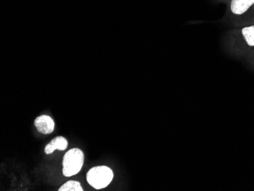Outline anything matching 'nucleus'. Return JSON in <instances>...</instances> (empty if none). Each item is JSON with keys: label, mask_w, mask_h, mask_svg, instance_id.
<instances>
[{"label": "nucleus", "mask_w": 254, "mask_h": 191, "mask_svg": "<svg viewBox=\"0 0 254 191\" xmlns=\"http://www.w3.org/2000/svg\"><path fill=\"white\" fill-rule=\"evenodd\" d=\"M87 182L95 189H103L112 182L114 173L111 168L105 165L94 167L88 171L86 175Z\"/></svg>", "instance_id": "1"}, {"label": "nucleus", "mask_w": 254, "mask_h": 191, "mask_svg": "<svg viewBox=\"0 0 254 191\" xmlns=\"http://www.w3.org/2000/svg\"><path fill=\"white\" fill-rule=\"evenodd\" d=\"M83 152L74 148L65 154L63 160V174L64 176L71 177L77 175L82 169L84 164Z\"/></svg>", "instance_id": "2"}, {"label": "nucleus", "mask_w": 254, "mask_h": 191, "mask_svg": "<svg viewBox=\"0 0 254 191\" xmlns=\"http://www.w3.org/2000/svg\"><path fill=\"white\" fill-rule=\"evenodd\" d=\"M34 125L38 130L43 134H51L55 127L54 120L48 115L38 117L34 121Z\"/></svg>", "instance_id": "3"}, {"label": "nucleus", "mask_w": 254, "mask_h": 191, "mask_svg": "<svg viewBox=\"0 0 254 191\" xmlns=\"http://www.w3.org/2000/svg\"><path fill=\"white\" fill-rule=\"evenodd\" d=\"M67 146H68V141L65 138L64 136H57L52 139L49 144L46 145L44 152L47 155H51L57 149L61 151L65 150Z\"/></svg>", "instance_id": "4"}, {"label": "nucleus", "mask_w": 254, "mask_h": 191, "mask_svg": "<svg viewBox=\"0 0 254 191\" xmlns=\"http://www.w3.org/2000/svg\"><path fill=\"white\" fill-rule=\"evenodd\" d=\"M254 4V0H232L231 9L235 15H242Z\"/></svg>", "instance_id": "5"}, {"label": "nucleus", "mask_w": 254, "mask_h": 191, "mask_svg": "<svg viewBox=\"0 0 254 191\" xmlns=\"http://www.w3.org/2000/svg\"><path fill=\"white\" fill-rule=\"evenodd\" d=\"M59 191H83L82 186L79 182H75V181H69L64 184L62 187L58 190Z\"/></svg>", "instance_id": "6"}, {"label": "nucleus", "mask_w": 254, "mask_h": 191, "mask_svg": "<svg viewBox=\"0 0 254 191\" xmlns=\"http://www.w3.org/2000/svg\"><path fill=\"white\" fill-rule=\"evenodd\" d=\"M242 35H244L247 44L251 47L254 46V26L246 27L242 29Z\"/></svg>", "instance_id": "7"}]
</instances>
